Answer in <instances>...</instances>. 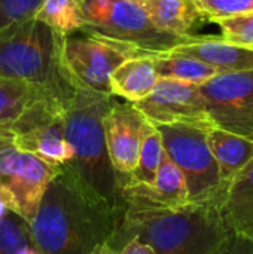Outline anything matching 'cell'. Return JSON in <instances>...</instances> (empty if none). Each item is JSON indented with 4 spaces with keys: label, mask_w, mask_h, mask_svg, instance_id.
Listing matches in <instances>:
<instances>
[{
    "label": "cell",
    "mask_w": 253,
    "mask_h": 254,
    "mask_svg": "<svg viewBox=\"0 0 253 254\" xmlns=\"http://www.w3.org/2000/svg\"><path fill=\"white\" fill-rule=\"evenodd\" d=\"M122 202L109 244L118 252L128 240L139 238L155 254H215L231 229L222 202L189 204L167 208L152 201L142 186L121 188Z\"/></svg>",
    "instance_id": "6da1fadb"
},
{
    "label": "cell",
    "mask_w": 253,
    "mask_h": 254,
    "mask_svg": "<svg viewBox=\"0 0 253 254\" xmlns=\"http://www.w3.org/2000/svg\"><path fill=\"white\" fill-rule=\"evenodd\" d=\"M116 216L69 167H61L49 182L30 226L43 254H88L112 238Z\"/></svg>",
    "instance_id": "7a4b0ae2"
},
{
    "label": "cell",
    "mask_w": 253,
    "mask_h": 254,
    "mask_svg": "<svg viewBox=\"0 0 253 254\" xmlns=\"http://www.w3.org/2000/svg\"><path fill=\"white\" fill-rule=\"evenodd\" d=\"M115 101V95L73 85V92L64 104V131L73 150V159L66 167L118 213L122 202L121 188L109 161L103 127Z\"/></svg>",
    "instance_id": "3957f363"
},
{
    "label": "cell",
    "mask_w": 253,
    "mask_h": 254,
    "mask_svg": "<svg viewBox=\"0 0 253 254\" xmlns=\"http://www.w3.org/2000/svg\"><path fill=\"white\" fill-rule=\"evenodd\" d=\"M63 34L37 18L0 28V77L66 103L73 85L61 64Z\"/></svg>",
    "instance_id": "277c9868"
},
{
    "label": "cell",
    "mask_w": 253,
    "mask_h": 254,
    "mask_svg": "<svg viewBox=\"0 0 253 254\" xmlns=\"http://www.w3.org/2000/svg\"><path fill=\"white\" fill-rule=\"evenodd\" d=\"M82 9L85 25L81 33L121 42L149 57L167 54L197 36H174L157 28L133 0H82Z\"/></svg>",
    "instance_id": "5b68a950"
},
{
    "label": "cell",
    "mask_w": 253,
    "mask_h": 254,
    "mask_svg": "<svg viewBox=\"0 0 253 254\" xmlns=\"http://www.w3.org/2000/svg\"><path fill=\"white\" fill-rule=\"evenodd\" d=\"M166 155L182 171L191 204L222 202L227 182L209 147L207 129L189 124L155 125Z\"/></svg>",
    "instance_id": "8992f818"
},
{
    "label": "cell",
    "mask_w": 253,
    "mask_h": 254,
    "mask_svg": "<svg viewBox=\"0 0 253 254\" xmlns=\"http://www.w3.org/2000/svg\"><path fill=\"white\" fill-rule=\"evenodd\" d=\"M81 34V37L66 34L61 39V64L69 80L75 86L112 95L109 85L112 71L125 60L143 57V54L116 40Z\"/></svg>",
    "instance_id": "52a82bcc"
},
{
    "label": "cell",
    "mask_w": 253,
    "mask_h": 254,
    "mask_svg": "<svg viewBox=\"0 0 253 254\" xmlns=\"http://www.w3.org/2000/svg\"><path fill=\"white\" fill-rule=\"evenodd\" d=\"M60 168L21 150L10 132H0V193L27 222H33L43 193Z\"/></svg>",
    "instance_id": "ba28073f"
},
{
    "label": "cell",
    "mask_w": 253,
    "mask_h": 254,
    "mask_svg": "<svg viewBox=\"0 0 253 254\" xmlns=\"http://www.w3.org/2000/svg\"><path fill=\"white\" fill-rule=\"evenodd\" d=\"M64 104L46 95L34 100L10 128L13 143L54 167L69 165L73 150L64 131Z\"/></svg>",
    "instance_id": "9c48e42d"
},
{
    "label": "cell",
    "mask_w": 253,
    "mask_h": 254,
    "mask_svg": "<svg viewBox=\"0 0 253 254\" xmlns=\"http://www.w3.org/2000/svg\"><path fill=\"white\" fill-rule=\"evenodd\" d=\"M200 91L213 127L253 140V70L219 73Z\"/></svg>",
    "instance_id": "30bf717a"
},
{
    "label": "cell",
    "mask_w": 253,
    "mask_h": 254,
    "mask_svg": "<svg viewBox=\"0 0 253 254\" xmlns=\"http://www.w3.org/2000/svg\"><path fill=\"white\" fill-rule=\"evenodd\" d=\"M140 113L154 125L189 124L212 128L200 86L176 79L160 77L152 92L134 103Z\"/></svg>",
    "instance_id": "8fae6325"
},
{
    "label": "cell",
    "mask_w": 253,
    "mask_h": 254,
    "mask_svg": "<svg viewBox=\"0 0 253 254\" xmlns=\"http://www.w3.org/2000/svg\"><path fill=\"white\" fill-rule=\"evenodd\" d=\"M148 119L133 103L115 101L104 116V140L119 188L131 177L139 158L140 140Z\"/></svg>",
    "instance_id": "7c38bea8"
},
{
    "label": "cell",
    "mask_w": 253,
    "mask_h": 254,
    "mask_svg": "<svg viewBox=\"0 0 253 254\" xmlns=\"http://www.w3.org/2000/svg\"><path fill=\"white\" fill-rule=\"evenodd\" d=\"M167 54L197 58L215 67L219 73L253 70V48L230 43L216 36H195Z\"/></svg>",
    "instance_id": "4fadbf2b"
},
{
    "label": "cell",
    "mask_w": 253,
    "mask_h": 254,
    "mask_svg": "<svg viewBox=\"0 0 253 254\" xmlns=\"http://www.w3.org/2000/svg\"><path fill=\"white\" fill-rule=\"evenodd\" d=\"M222 211L234 234L253 241V159L230 180Z\"/></svg>",
    "instance_id": "5bb4252c"
},
{
    "label": "cell",
    "mask_w": 253,
    "mask_h": 254,
    "mask_svg": "<svg viewBox=\"0 0 253 254\" xmlns=\"http://www.w3.org/2000/svg\"><path fill=\"white\" fill-rule=\"evenodd\" d=\"M154 57H131L121 63L110 74V92L128 103H139L148 97L158 82Z\"/></svg>",
    "instance_id": "9a60e30c"
},
{
    "label": "cell",
    "mask_w": 253,
    "mask_h": 254,
    "mask_svg": "<svg viewBox=\"0 0 253 254\" xmlns=\"http://www.w3.org/2000/svg\"><path fill=\"white\" fill-rule=\"evenodd\" d=\"M209 147L216 159L224 182L242 171L253 159V140L212 127L207 129Z\"/></svg>",
    "instance_id": "2e32d148"
},
{
    "label": "cell",
    "mask_w": 253,
    "mask_h": 254,
    "mask_svg": "<svg viewBox=\"0 0 253 254\" xmlns=\"http://www.w3.org/2000/svg\"><path fill=\"white\" fill-rule=\"evenodd\" d=\"M140 4L157 28L174 36H192L203 18L194 0H145Z\"/></svg>",
    "instance_id": "e0dca14e"
},
{
    "label": "cell",
    "mask_w": 253,
    "mask_h": 254,
    "mask_svg": "<svg viewBox=\"0 0 253 254\" xmlns=\"http://www.w3.org/2000/svg\"><path fill=\"white\" fill-rule=\"evenodd\" d=\"M142 186V185H139ZM145 193L157 204L167 208H183L191 204L182 171L164 153L151 186H142Z\"/></svg>",
    "instance_id": "ac0fdd59"
},
{
    "label": "cell",
    "mask_w": 253,
    "mask_h": 254,
    "mask_svg": "<svg viewBox=\"0 0 253 254\" xmlns=\"http://www.w3.org/2000/svg\"><path fill=\"white\" fill-rule=\"evenodd\" d=\"M0 254H43L30 222L18 214L0 193Z\"/></svg>",
    "instance_id": "d6986e66"
},
{
    "label": "cell",
    "mask_w": 253,
    "mask_h": 254,
    "mask_svg": "<svg viewBox=\"0 0 253 254\" xmlns=\"http://www.w3.org/2000/svg\"><path fill=\"white\" fill-rule=\"evenodd\" d=\"M154 63L158 77L176 79L198 86L219 74L215 67L188 55L160 54L154 57Z\"/></svg>",
    "instance_id": "ffe728a7"
},
{
    "label": "cell",
    "mask_w": 253,
    "mask_h": 254,
    "mask_svg": "<svg viewBox=\"0 0 253 254\" xmlns=\"http://www.w3.org/2000/svg\"><path fill=\"white\" fill-rule=\"evenodd\" d=\"M34 18L63 36L73 34L85 25L82 0H43Z\"/></svg>",
    "instance_id": "44dd1931"
},
{
    "label": "cell",
    "mask_w": 253,
    "mask_h": 254,
    "mask_svg": "<svg viewBox=\"0 0 253 254\" xmlns=\"http://www.w3.org/2000/svg\"><path fill=\"white\" fill-rule=\"evenodd\" d=\"M42 95L45 94L24 83L0 77V132H10L25 109Z\"/></svg>",
    "instance_id": "7402d4cb"
},
{
    "label": "cell",
    "mask_w": 253,
    "mask_h": 254,
    "mask_svg": "<svg viewBox=\"0 0 253 254\" xmlns=\"http://www.w3.org/2000/svg\"><path fill=\"white\" fill-rule=\"evenodd\" d=\"M164 153L166 152L163 147L161 135H160L157 127L148 121V124L143 129V134H142V140H140L137 165L127 183L151 186L154 182V177L157 174V170L163 161Z\"/></svg>",
    "instance_id": "603a6c76"
},
{
    "label": "cell",
    "mask_w": 253,
    "mask_h": 254,
    "mask_svg": "<svg viewBox=\"0 0 253 254\" xmlns=\"http://www.w3.org/2000/svg\"><path fill=\"white\" fill-rule=\"evenodd\" d=\"M212 22L219 25L222 31L221 37L224 40L242 46L253 45V10L227 18H218Z\"/></svg>",
    "instance_id": "cb8c5ba5"
},
{
    "label": "cell",
    "mask_w": 253,
    "mask_h": 254,
    "mask_svg": "<svg viewBox=\"0 0 253 254\" xmlns=\"http://www.w3.org/2000/svg\"><path fill=\"white\" fill-rule=\"evenodd\" d=\"M203 18L210 22L253 10V0H194Z\"/></svg>",
    "instance_id": "d4e9b609"
},
{
    "label": "cell",
    "mask_w": 253,
    "mask_h": 254,
    "mask_svg": "<svg viewBox=\"0 0 253 254\" xmlns=\"http://www.w3.org/2000/svg\"><path fill=\"white\" fill-rule=\"evenodd\" d=\"M43 0H0V28L33 18Z\"/></svg>",
    "instance_id": "484cf974"
},
{
    "label": "cell",
    "mask_w": 253,
    "mask_h": 254,
    "mask_svg": "<svg viewBox=\"0 0 253 254\" xmlns=\"http://www.w3.org/2000/svg\"><path fill=\"white\" fill-rule=\"evenodd\" d=\"M215 254H253V241L231 231L221 249Z\"/></svg>",
    "instance_id": "4316f807"
},
{
    "label": "cell",
    "mask_w": 253,
    "mask_h": 254,
    "mask_svg": "<svg viewBox=\"0 0 253 254\" xmlns=\"http://www.w3.org/2000/svg\"><path fill=\"white\" fill-rule=\"evenodd\" d=\"M118 254H155V252L139 238H131L118 250Z\"/></svg>",
    "instance_id": "83f0119b"
},
{
    "label": "cell",
    "mask_w": 253,
    "mask_h": 254,
    "mask_svg": "<svg viewBox=\"0 0 253 254\" xmlns=\"http://www.w3.org/2000/svg\"><path fill=\"white\" fill-rule=\"evenodd\" d=\"M88 254H118V252L109 244V241H104L97 244Z\"/></svg>",
    "instance_id": "f1b7e54d"
},
{
    "label": "cell",
    "mask_w": 253,
    "mask_h": 254,
    "mask_svg": "<svg viewBox=\"0 0 253 254\" xmlns=\"http://www.w3.org/2000/svg\"><path fill=\"white\" fill-rule=\"evenodd\" d=\"M133 1H139L140 3V1H145V0H133Z\"/></svg>",
    "instance_id": "f546056e"
},
{
    "label": "cell",
    "mask_w": 253,
    "mask_h": 254,
    "mask_svg": "<svg viewBox=\"0 0 253 254\" xmlns=\"http://www.w3.org/2000/svg\"><path fill=\"white\" fill-rule=\"evenodd\" d=\"M251 48H253V45H252V46H251Z\"/></svg>",
    "instance_id": "4dcf8cb0"
}]
</instances>
